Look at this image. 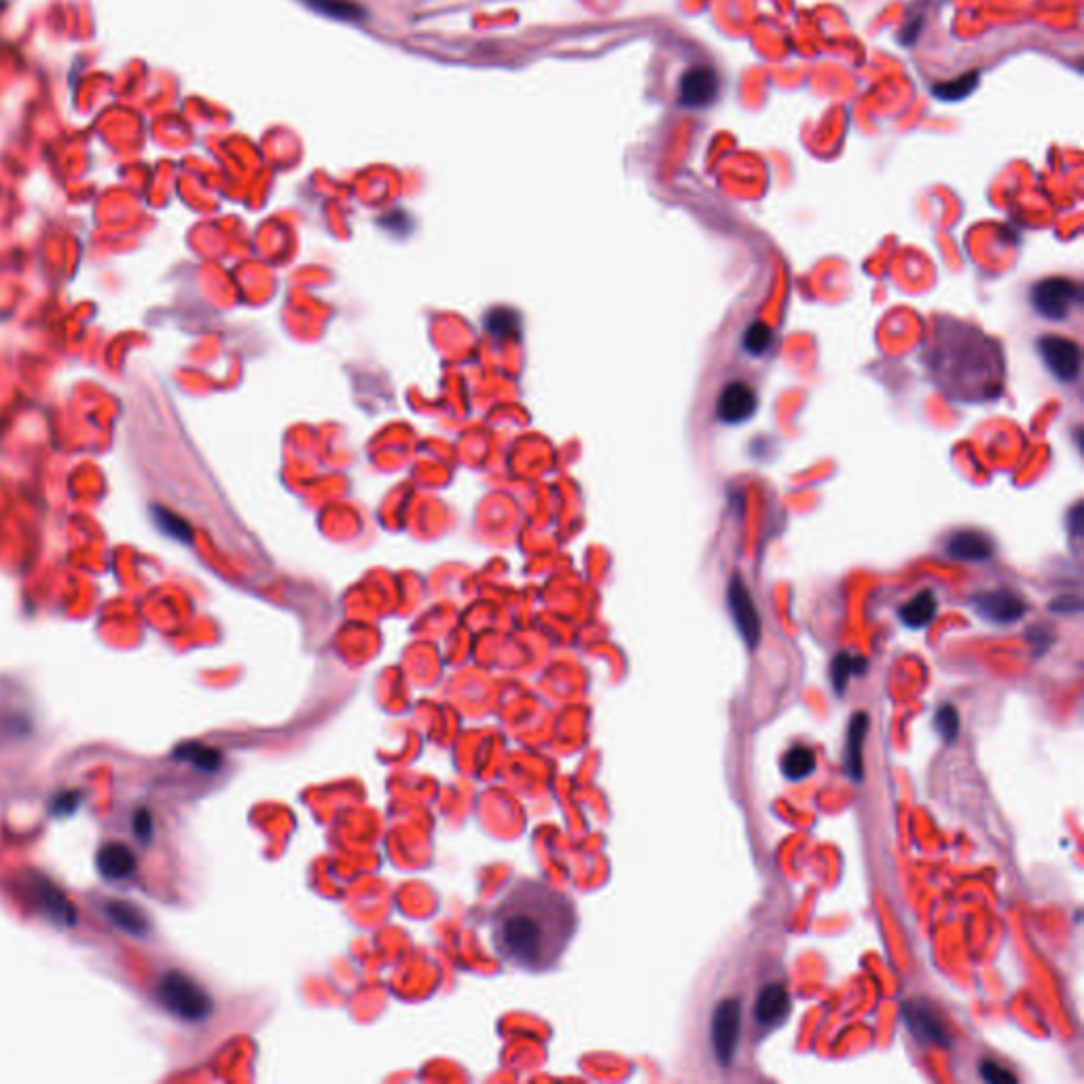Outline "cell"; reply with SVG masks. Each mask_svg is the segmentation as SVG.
Returning <instances> with one entry per match:
<instances>
[{"label":"cell","mask_w":1084,"mask_h":1084,"mask_svg":"<svg viewBox=\"0 0 1084 1084\" xmlns=\"http://www.w3.org/2000/svg\"><path fill=\"white\" fill-rule=\"evenodd\" d=\"M576 928L574 902L536 879L515 881L492 913V943L498 955L532 974L557 966Z\"/></svg>","instance_id":"6da1fadb"},{"label":"cell","mask_w":1084,"mask_h":1084,"mask_svg":"<svg viewBox=\"0 0 1084 1084\" xmlns=\"http://www.w3.org/2000/svg\"><path fill=\"white\" fill-rule=\"evenodd\" d=\"M993 540L983 532H957L947 540V553L960 562H983L993 555Z\"/></svg>","instance_id":"4fadbf2b"},{"label":"cell","mask_w":1084,"mask_h":1084,"mask_svg":"<svg viewBox=\"0 0 1084 1084\" xmlns=\"http://www.w3.org/2000/svg\"><path fill=\"white\" fill-rule=\"evenodd\" d=\"M902 1019H905L907 1027L911 1029L913 1038H917L921 1044L941 1046V1049L949 1046V1032L945 1023L926 1002H907L902 1006Z\"/></svg>","instance_id":"8992f818"},{"label":"cell","mask_w":1084,"mask_h":1084,"mask_svg":"<svg viewBox=\"0 0 1084 1084\" xmlns=\"http://www.w3.org/2000/svg\"><path fill=\"white\" fill-rule=\"evenodd\" d=\"M79 805H81V794L79 792H62V794H58L56 799H53L49 811H51V816L66 818V816H72V813L79 809Z\"/></svg>","instance_id":"d4e9b609"},{"label":"cell","mask_w":1084,"mask_h":1084,"mask_svg":"<svg viewBox=\"0 0 1084 1084\" xmlns=\"http://www.w3.org/2000/svg\"><path fill=\"white\" fill-rule=\"evenodd\" d=\"M790 1010V996L784 985L771 983L761 989L754 1004V1017L763 1025H778Z\"/></svg>","instance_id":"5bb4252c"},{"label":"cell","mask_w":1084,"mask_h":1084,"mask_svg":"<svg viewBox=\"0 0 1084 1084\" xmlns=\"http://www.w3.org/2000/svg\"><path fill=\"white\" fill-rule=\"evenodd\" d=\"M782 769L788 780H803L813 769H816V756H813V752L805 746H794L786 752Z\"/></svg>","instance_id":"d6986e66"},{"label":"cell","mask_w":1084,"mask_h":1084,"mask_svg":"<svg viewBox=\"0 0 1084 1084\" xmlns=\"http://www.w3.org/2000/svg\"><path fill=\"white\" fill-rule=\"evenodd\" d=\"M104 913L117 928H121L123 932H128V934L142 936L144 932L149 930L147 917H144V913L138 907L130 905V902H123V900L106 902Z\"/></svg>","instance_id":"2e32d148"},{"label":"cell","mask_w":1084,"mask_h":1084,"mask_svg":"<svg viewBox=\"0 0 1084 1084\" xmlns=\"http://www.w3.org/2000/svg\"><path fill=\"white\" fill-rule=\"evenodd\" d=\"M157 998L170 1015L187 1023L206 1021L214 1010L210 993L180 970H170L161 977L157 985Z\"/></svg>","instance_id":"7a4b0ae2"},{"label":"cell","mask_w":1084,"mask_h":1084,"mask_svg":"<svg viewBox=\"0 0 1084 1084\" xmlns=\"http://www.w3.org/2000/svg\"><path fill=\"white\" fill-rule=\"evenodd\" d=\"M301 3L320 15L331 17V20H339V22L365 20V9L358 3H354V0H301Z\"/></svg>","instance_id":"ac0fdd59"},{"label":"cell","mask_w":1084,"mask_h":1084,"mask_svg":"<svg viewBox=\"0 0 1084 1084\" xmlns=\"http://www.w3.org/2000/svg\"><path fill=\"white\" fill-rule=\"evenodd\" d=\"M174 756L202 771H214L221 765V754L202 744H183L174 752Z\"/></svg>","instance_id":"ffe728a7"},{"label":"cell","mask_w":1084,"mask_h":1084,"mask_svg":"<svg viewBox=\"0 0 1084 1084\" xmlns=\"http://www.w3.org/2000/svg\"><path fill=\"white\" fill-rule=\"evenodd\" d=\"M96 866H98V873L104 879L123 881V879H130L134 875L138 860H136V854L132 852L128 845L106 843L104 847H100V852L96 856Z\"/></svg>","instance_id":"8fae6325"},{"label":"cell","mask_w":1084,"mask_h":1084,"mask_svg":"<svg viewBox=\"0 0 1084 1084\" xmlns=\"http://www.w3.org/2000/svg\"><path fill=\"white\" fill-rule=\"evenodd\" d=\"M981 1078L991 1082V1084H1013L1017 1082V1078L1010 1074L1006 1068H1002V1065L993 1063V1061H981Z\"/></svg>","instance_id":"4316f807"},{"label":"cell","mask_w":1084,"mask_h":1084,"mask_svg":"<svg viewBox=\"0 0 1084 1084\" xmlns=\"http://www.w3.org/2000/svg\"><path fill=\"white\" fill-rule=\"evenodd\" d=\"M977 85H979V72H968V75H962L953 81L938 83L932 92L936 98H941L945 102H957L970 96L974 89H977Z\"/></svg>","instance_id":"44dd1931"},{"label":"cell","mask_w":1084,"mask_h":1084,"mask_svg":"<svg viewBox=\"0 0 1084 1084\" xmlns=\"http://www.w3.org/2000/svg\"><path fill=\"white\" fill-rule=\"evenodd\" d=\"M771 341H773V333L767 324L754 322L750 324L744 335V348L752 356H763L771 348Z\"/></svg>","instance_id":"603a6c76"},{"label":"cell","mask_w":1084,"mask_h":1084,"mask_svg":"<svg viewBox=\"0 0 1084 1084\" xmlns=\"http://www.w3.org/2000/svg\"><path fill=\"white\" fill-rule=\"evenodd\" d=\"M974 608H977V612L987 621L1002 623V625L1019 621L1027 610L1025 602L1019 598V595L1008 589H998V591L977 595V598H974Z\"/></svg>","instance_id":"30bf717a"},{"label":"cell","mask_w":1084,"mask_h":1084,"mask_svg":"<svg viewBox=\"0 0 1084 1084\" xmlns=\"http://www.w3.org/2000/svg\"><path fill=\"white\" fill-rule=\"evenodd\" d=\"M936 614V598L932 591H921L911 602L900 608V621L911 629L926 627Z\"/></svg>","instance_id":"e0dca14e"},{"label":"cell","mask_w":1084,"mask_h":1084,"mask_svg":"<svg viewBox=\"0 0 1084 1084\" xmlns=\"http://www.w3.org/2000/svg\"><path fill=\"white\" fill-rule=\"evenodd\" d=\"M1070 517H1072V523H1074V534L1078 536L1080 534V521H1082V504H1076Z\"/></svg>","instance_id":"83f0119b"},{"label":"cell","mask_w":1084,"mask_h":1084,"mask_svg":"<svg viewBox=\"0 0 1084 1084\" xmlns=\"http://www.w3.org/2000/svg\"><path fill=\"white\" fill-rule=\"evenodd\" d=\"M727 598H729V608H731L733 621L739 629V634H742V638L746 640L750 648H754L758 640H761V619H758V612H756L748 587L739 576L731 578Z\"/></svg>","instance_id":"52a82bcc"},{"label":"cell","mask_w":1084,"mask_h":1084,"mask_svg":"<svg viewBox=\"0 0 1084 1084\" xmlns=\"http://www.w3.org/2000/svg\"><path fill=\"white\" fill-rule=\"evenodd\" d=\"M934 722H936V731L941 733V737L947 744H951L957 737V731H960V716H957V710L951 706V703L949 706H943L941 710H938Z\"/></svg>","instance_id":"cb8c5ba5"},{"label":"cell","mask_w":1084,"mask_h":1084,"mask_svg":"<svg viewBox=\"0 0 1084 1084\" xmlns=\"http://www.w3.org/2000/svg\"><path fill=\"white\" fill-rule=\"evenodd\" d=\"M758 396L746 382H731L722 388L716 405V415L725 424H742L756 413Z\"/></svg>","instance_id":"ba28073f"},{"label":"cell","mask_w":1084,"mask_h":1084,"mask_svg":"<svg viewBox=\"0 0 1084 1084\" xmlns=\"http://www.w3.org/2000/svg\"><path fill=\"white\" fill-rule=\"evenodd\" d=\"M864 670H866V659L854 657L849 653H839L835 657V661H833V667H830V682H833L835 691L841 695L843 689L847 686L849 676L862 674Z\"/></svg>","instance_id":"7402d4cb"},{"label":"cell","mask_w":1084,"mask_h":1084,"mask_svg":"<svg viewBox=\"0 0 1084 1084\" xmlns=\"http://www.w3.org/2000/svg\"><path fill=\"white\" fill-rule=\"evenodd\" d=\"M34 892H36V900H39L41 909L53 919L58 921V924L62 926H72L77 921V909L72 902L66 898V894L58 888V885H53L51 881H36L34 883Z\"/></svg>","instance_id":"7c38bea8"},{"label":"cell","mask_w":1084,"mask_h":1084,"mask_svg":"<svg viewBox=\"0 0 1084 1084\" xmlns=\"http://www.w3.org/2000/svg\"><path fill=\"white\" fill-rule=\"evenodd\" d=\"M1038 352L1059 382H1074L1080 375V348L1078 343L1057 335H1046L1038 341Z\"/></svg>","instance_id":"5b68a950"},{"label":"cell","mask_w":1084,"mask_h":1084,"mask_svg":"<svg viewBox=\"0 0 1084 1084\" xmlns=\"http://www.w3.org/2000/svg\"><path fill=\"white\" fill-rule=\"evenodd\" d=\"M718 77L710 66H695L682 75L680 81V104L689 108H703L718 96Z\"/></svg>","instance_id":"9c48e42d"},{"label":"cell","mask_w":1084,"mask_h":1084,"mask_svg":"<svg viewBox=\"0 0 1084 1084\" xmlns=\"http://www.w3.org/2000/svg\"><path fill=\"white\" fill-rule=\"evenodd\" d=\"M866 729H869V716L864 712H856L849 720L847 729V748H845V767L847 773L852 775V780L860 782L864 775V758H862V746L866 739Z\"/></svg>","instance_id":"9a60e30c"},{"label":"cell","mask_w":1084,"mask_h":1084,"mask_svg":"<svg viewBox=\"0 0 1084 1084\" xmlns=\"http://www.w3.org/2000/svg\"><path fill=\"white\" fill-rule=\"evenodd\" d=\"M742 1027V1004L735 998L722 1000L712 1017V1044L714 1053L722 1065H731Z\"/></svg>","instance_id":"277c9868"},{"label":"cell","mask_w":1084,"mask_h":1084,"mask_svg":"<svg viewBox=\"0 0 1084 1084\" xmlns=\"http://www.w3.org/2000/svg\"><path fill=\"white\" fill-rule=\"evenodd\" d=\"M153 816L147 811V809H138L134 811V818H132V830H134V837L142 843V845H149L151 839H153Z\"/></svg>","instance_id":"484cf974"},{"label":"cell","mask_w":1084,"mask_h":1084,"mask_svg":"<svg viewBox=\"0 0 1084 1084\" xmlns=\"http://www.w3.org/2000/svg\"><path fill=\"white\" fill-rule=\"evenodd\" d=\"M1080 301V286L1068 278H1046L1032 288V303L1046 320H1065Z\"/></svg>","instance_id":"3957f363"}]
</instances>
